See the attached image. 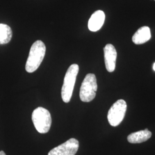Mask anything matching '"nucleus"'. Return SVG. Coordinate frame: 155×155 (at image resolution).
Wrapping results in <instances>:
<instances>
[{
    "label": "nucleus",
    "mask_w": 155,
    "mask_h": 155,
    "mask_svg": "<svg viewBox=\"0 0 155 155\" xmlns=\"http://www.w3.org/2000/svg\"><path fill=\"white\" fill-rule=\"evenodd\" d=\"M79 147L78 140L71 138L51 150L48 155H75Z\"/></svg>",
    "instance_id": "423d86ee"
},
{
    "label": "nucleus",
    "mask_w": 155,
    "mask_h": 155,
    "mask_svg": "<svg viewBox=\"0 0 155 155\" xmlns=\"http://www.w3.org/2000/svg\"><path fill=\"white\" fill-rule=\"evenodd\" d=\"M46 47L41 40H37L33 43L29 51L25 70L29 73L35 71L40 66L45 58Z\"/></svg>",
    "instance_id": "f257e3e1"
},
{
    "label": "nucleus",
    "mask_w": 155,
    "mask_h": 155,
    "mask_svg": "<svg viewBox=\"0 0 155 155\" xmlns=\"http://www.w3.org/2000/svg\"><path fill=\"white\" fill-rule=\"evenodd\" d=\"M105 20V15L102 11L95 12L89 19L88 28L92 32H97L102 28Z\"/></svg>",
    "instance_id": "6e6552de"
},
{
    "label": "nucleus",
    "mask_w": 155,
    "mask_h": 155,
    "mask_svg": "<svg viewBox=\"0 0 155 155\" xmlns=\"http://www.w3.org/2000/svg\"><path fill=\"white\" fill-rule=\"evenodd\" d=\"M152 136V133L147 129L130 134L127 141L132 144H139L147 141Z\"/></svg>",
    "instance_id": "9d476101"
},
{
    "label": "nucleus",
    "mask_w": 155,
    "mask_h": 155,
    "mask_svg": "<svg viewBox=\"0 0 155 155\" xmlns=\"http://www.w3.org/2000/svg\"><path fill=\"white\" fill-rule=\"evenodd\" d=\"M32 120L38 132L45 134L49 132L52 124L50 111L43 107H39L33 110Z\"/></svg>",
    "instance_id": "7ed1b4c3"
},
{
    "label": "nucleus",
    "mask_w": 155,
    "mask_h": 155,
    "mask_svg": "<svg viewBox=\"0 0 155 155\" xmlns=\"http://www.w3.org/2000/svg\"><path fill=\"white\" fill-rule=\"evenodd\" d=\"M127 109L126 102L119 100L111 106L107 114V120L112 127H117L122 122Z\"/></svg>",
    "instance_id": "39448f33"
},
{
    "label": "nucleus",
    "mask_w": 155,
    "mask_h": 155,
    "mask_svg": "<svg viewBox=\"0 0 155 155\" xmlns=\"http://www.w3.org/2000/svg\"><path fill=\"white\" fill-rule=\"evenodd\" d=\"M151 38V33L148 27L144 26L136 32L132 37V41L136 45H142L147 42Z\"/></svg>",
    "instance_id": "1a4fd4ad"
},
{
    "label": "nucleus",
    "mask_w": 155,
    "mask_h": 155,
    "mask_svg": "<svg viewBox=\"0 0 155 155\" xmlns=\"http://www.w3.org/2000/svg\"><path fill=\"white\" fill-rule=\"evenodd\" d=\"M0 155H6L4 151L1 150L0 151Z\"/></svg>",
    "instance_id": "f8f14e48"
},
{
    "label": "nucleus",
    "mask_w": 155,
    "mask_h": 155,
    "mask_svg": "<svg viewBox=\"0 0 155 155\" xmlns=\"http://www.w3.org/2000/svg\"><path fill=\"white\" fill-rule=\"evenodd\" d=\"M106 68L108 72H113L116 68L117 51L111 44H107L104 48Z\"/></svg>",
    "instance_id": "0eeeda50"
},
{
    "label": "nucleus",
    "mask_w": 155,
    "mask_h": 155,
    "mask_svg": "<svg viewBox=\"0 0 155 155\" xmlns=\"http://www.w3.org/2000/svg\"><path fill=\"white\" fill-rule=\"evenodd\" d=\"M79 69L78 64H73L69 67L66 73L61 93V98L65 103H68L71 100Z\"/></svg>",
    "instance_id": "f03ea898"
},
{
    "label": "nucleus",
    "mask_w": 155,
    "mask_h": 155,
    "mask_svg": "<svg viewBox=\"0 0 155 155\" xmlns=\"http://www.w3.org/2000/svg\"></svg>",
    "instance_id": "4468645a"
},
{
    "label": "nucleus",
    "mask_w": 155,
    "mask_h": 155,
    "mask_svg": "<svg viewBox=\"0 0 155 155\" xmlns=\"http://www.w3.org/2000/svg\"><path fill=\"white\" fill-rule=\"evenodd\" d=\"M153 70L155 71V63L153 64Z\"/></svg>",
    "instance_id": "ddd939ff"
},
{
    "label": "nucleus",
    "mask_w": 155,
    "mask_h": 155,
    "mask_svg": "<svg viewBox=\"0 0 155 155\" xmlns=\"http://www.w3.org/2000/svg\"><path fill=\"white\" fill-rule=\"evenodd\" d=\"M98 88L97 78L93 74H88L82 83L79 97L84 102H89L94 100Z\"/></svg>",
    "instance_id": "20e7f679"
},
{
    "label": "nucleus",
    "mask_w": 155,
    "mask_h": 155,
    "mask_svg": "<svg viewBox=\"0 0 155 155\" xmlns=\"http://www.w3.org/2000/svg\"><path fill=\"white\" fill-rule=\"evenodd\" d=\"M12 38L11 27L4 24H0V45H5L10 42Z\"/></svg>",
    "instance_id": "9b49d317"
}]
</instances>
